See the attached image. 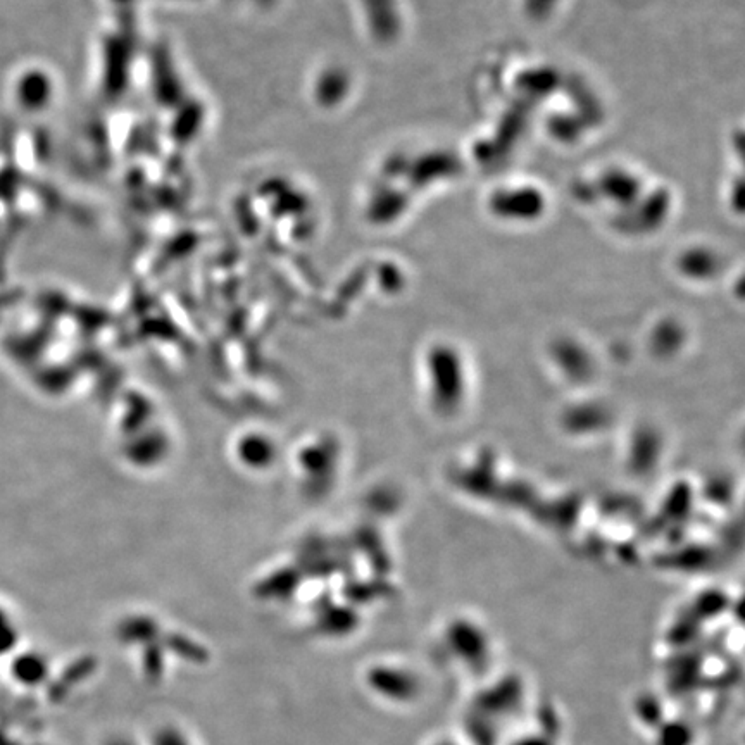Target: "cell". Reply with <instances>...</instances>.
Listing matches in <instances>:
<instances>
[{"label": "cell", "mask_w": 745, "mask_h": 745, "mask_svg": "<svg viewBox=\"0 0 745 745\" xmlns=\"http://www.w3.org/2000/svg\"><path fill=\"white\" fill-rule=\"evenodd\" d=\"M368 683L376 694L382 695L390 701H404L413 695V677H409L402 671L390 670V668H376L368 675Z\"/></svg>", "instance_id": "1"}, {"label": "cell", "mask_w": 745, "mask_h": 745, "mask_svg": "<svg viewBox=\"0 0 745 745\" xmlns=\"http://www.w3.org/2000/svg\"><path fill=\"white\" fill-rule=\"evenodd\" d=\"M107 745H133L132 742H128L126 739H113L107 742Z\"/></svg>", "instance_id": "4"}, {"label": "cell", "mask_w": 745, "mask_h": 745, "mask_svg": "<svg viewBox=\"0 0 745 745\" xmlns=\"http://www.w3.org/2000/svg\"><path fill=\"white\" fill-rule=\"evenodd\" d=\"M47 664L37 656L19 658L13 666V678L26 687H37L47 678Z\"/></svg>", "instance_id": "2"}, {"label": "cell", "mask_w": 745, "mask_h": 745, "mask_svg": "<svg viewBox=\"0 0 745 745\" xmlns=\"http://www.w3.org/2000/svg\"><path fill=\"white\" fill-rule=\"evenodd\" d=\"M152 745H194L192 740L188 739L187 735L176 727H163L159 728L154 737H152Z\"/></svg>", "instance_id": "3"}]
</instances>
